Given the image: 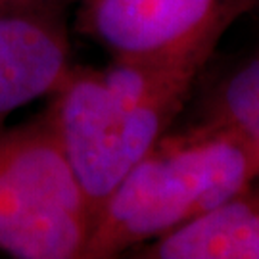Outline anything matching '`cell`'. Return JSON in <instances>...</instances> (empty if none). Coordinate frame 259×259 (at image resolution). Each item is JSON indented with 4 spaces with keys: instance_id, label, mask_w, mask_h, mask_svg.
Returning a JSON list of instances; mask_svg holds the SVG:
<instances>
[{
    "instance_id": "2",
    "label": "cell",
    "mask_w": 259,
    "mask_h": 259,
    "mask_svg": "<svg viewBox=\"0 0 259 259\" xmlns=\"http://www.w3.org/2000/svg\"><path fill=\"white\" fill-rule=\"evenodd\" d=\"M259 183V142L207 115L167 133L100 205L83 259L117 257Z\"/></svg>"
},
{
    "instance_id": "6",
    "label": "cell",
    "mask_w": 259,
    "mask_h": 259,
    "mask_svg": "<svg viewBox=\"0 0 259 259\" xmlns=\"http://www.w3.org/2000/svg\"><path fill=\"white\" fill-rule=\"evenodd\" d=\"M139 250L148 259H259V183Z\"/></svg>"
},
{
    "instance_id": "4",
    "label": "cell",
    "mask_w": 259,
    "mask_h": 259,
    "mask_svg": "<svg viewBox=\"0 0 259 259\" xmlns=\"http://www.w3.org/2000/svg\"><path fill=\"white\" fill-rule=\"evenodd\" d=\"M253 6L259 0H81L79 31L111 56L215 52Z\"/></svg>"
},
{
    "instance_id": "1",
    "label": "cell",
    "mask_w": 259,
    "mask_h": 259,
    "mask_svg": "<svg viewBox=\"0 0 259 259\" xmlns=\"http://www.w3.org/2000/svg\"><path fill=\"white\" fill-rule=\"evenodd\" d=\"M213 52L111 56L102 67L69 65L48 94L47 119L93 211L165 137Z\"/></svg>"
},
{
    "instance_id": "3",
    "label": "cell",
    "mask_w": 259,
    "mask_h": 259,
    "mask_svg": "<svg viewBox=\"0 0 259 259\" xmlns=\"http://www.w3.org/2000/svg\"><path fill=\"white\" fill-rule=\"evenodd\" d=\"M91 229V205L47 115L0 131V251L83 259Z\"/></svg>"
},
{
    "instance_id": "8",
    "label": "cell",
    "mask_w": 259,
    "mask_h": 259,
    "mask_svg": "<svg viewBox=\"0 0 259 259\" xmlns=\"http://www.w3.org/2000/svg\"><path fill=\"white\" fill-rule=\"evenodd\" d=\"M60 0H0V14L8 12H56Z\"/></svg>"
},
{
    "instance_id": "5",
    "label": "cell",
    "mask_w": 259,
    "mask_h": 259,
    "mask_svg": "<svg viewBox=\"0 0 259 259\" xmlns=\"http://www.w3.org/2000/svg\"><path fill=\"white\" fill-rule=\"evenodd\" d=\"M69 65L56 12L0 14V131L10 113L52 93Z\"/></svg>"
},
{
    "instance_id": "7",
    "label": "cell",
    "mask_w": 259,
    "mask_h": 259,
    "mask_svg": "<svg viewBox=\"0 0 259 259\" xmlns=\"http://www.w3.org/2000/svg\"><path fill=\"white\" fill-rule=\"evenodd\" d=\"M209 115L231 121L259 142V56L244 62L223 81Z\"/></svg>"
}]
</instances>
